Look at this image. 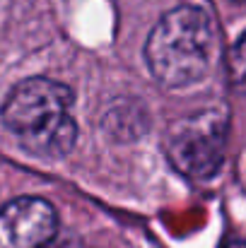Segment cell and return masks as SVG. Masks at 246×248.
Here are the masks:
<instances>
[{
    "label": "cell",
    "mask_w": 246,
    "mask_h": 248,
    "mask_svg": "<svg viewBox=\"0 0 246 248\" xmlns=\"http://www.w3.org/2000/svg\"><path fill=\"white\" fill-rule=\"evenodd\" d=\"M73 92L49 78H29L7 94L2 123L17 142L39 157H63L75 147L78 125L70 113Z\"/></svg>",
    "instance_id": "cell-1"
},
{
    "label": "cell",
    "mask_w": 246,
    "mask_h": 248,
    "mask_svg": "<svg viewBox=\"0 0 246 248\" xmlns=\"http://www.w3.org/2000/svg\"><path fill=\"white\" fill-rule=\"evenodd\" d=\"M215 29L203 7L179 5L164 12L148 36L145 58L164 87H186L203 80L215 61Z\"/></svg>",
    "instance_id": "cell-2"
},
{
    "label": "cell",
    "mask_w": 246,
    "mask_h": 248,
    "mask_svg": "<svg viewBox=\"0 0 246 248\" xmlns=\"http://www.w3.org/2000/svg\"><path fill=\"white\" fill-rule=\"evenodd\" d=\"M230 118L225 108L208 106L169 125L166 155L176 171L188 178H210L225 162Z\"/></svg>",
    "instance_id": "cell-3"
},
{
    "label": "cell",
    "mask_w": 246,
    "mask_h": 248,
    "mask_svg": "<svg viewBox=\"0 0 246 248\" xmlns=\"http://www.w3.org/2000/svg\"><path fill=\"white\" fill-rule=\"evenodd\" d=\"M58 232V215L44 198H17L0 207V248H44Z\"/></svg>",
    "instance_id": "cell-4"
},
{
    "label": "cell",
    "mask_w": 246,
    "mask_h": 248,
    "mask_svg": "<svg viewBox=\"0 0 246 248\" xmlns=\"http://www.w3.org/2000/svg\"><path fill=\"white\" fill-rule=\"evenodd\" d=\"M227 78L234 92L246 94V31L237 39L227 56Z\"/></svg>",
    "instance_id": "cell-5"
},
{
    "label": "cell",
    "mask_w": 246,
    "mask_h": 248,
    "mask_svg": "<svg viewBox=\"0 0 246 248\" xmlns=\"http://www.w3.org/2000/svg\"><path fill=\"white\" fill-rule=\"evenodd\" d=\"M222 248H246V241H239V239H232V241H227Z\"/></svg>",
    "instance_id": "cell-6"
}]
</instances>
